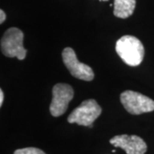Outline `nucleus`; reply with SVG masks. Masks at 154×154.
<instances>
[{
    "instance_id": "nucleus-1",
    "label": "nucleus",
    "mask_w": 154,
    "mask_h": 154,
    "mask_svg": "<svg viewBox=\"0 0 154 154\" xmlns=\"http://www.w3.org/2000/svg\"><path fill=\"white\" fill-rule=\"evenodd\" d=\"M116 51L127 65L138 66L143 61L145 49L140 40L132 35H124L116 43Z\"/></svg>"
},
{
    "instance_id": "nucleus-2",
    "label": "nucleus",
    "mask_w": 154,
    "mask_h": 154,
    "mask_svg": "<svg viewBox=\"0 0 154 154\" xmlns=\"http://www.w3.org/2000/svg\"><path fill=\"white\" fill-rule=\"evenodd\" d=\"M24 34L17 28H9L1 39L2 53L8 57H17L23 60L27 55V50L23 46Z\"/></svg>"
},
{
    "instance_id": "nucleus-3",
    "label": "nucleus",
    "mask_w": 154,
    "mask_h": 154,
    "mask_svg": "<svg viewBox=\"0 0 154 154\" xmlns=\"http://www.w3.org/2000/svg\"><path fill=\"white\" fill-rule=\"evenodd\" d=\"M101 112L102 109L95 99H88L72 111L68 116V122L81 126L91 127Z\"/></svg>"
},
{
    "instance_id": "nucleus-4",
    "label": "nucleus",
    "mask_w": 154,
    "mask_h": 154,
    "mask_svg": "<svg viewBox=\"0 0 154 154\" xmlns=\"http://www.w3.org/2000/svg\"><path fill=\"white\" fill-rule=\"evenodd\" d=\"M125 110L132 115H140L154 110V101L143 94L130 90L124 91L120 96Z\"/></svg>"
},
{
    "instance_id": "nucleus-5",
    "label": "nucleus",
    "mask_w": 154,
    "mask_h": 154,
    "mask_svg": "<svg viewBox=\"0 0 154 154\" xmlns=\"http://www.w3.org/2000/svg\"><path fill=\"white\" fill-rule=\"evenodd\" d=\"M74 97V90L70 85L65 83L56 84L52 88V100L50 105L51 114L57 117L68 109L69 103Z\"/></svg>"
},
{
    "instance_id": "nucleus-6",
    "label": "nucleus",
    "mask_w": 154,
    "mask_h": 154,
    "mask_svg": "<svg viewBox=\"0 0 154 154\" xmlns=\"http://www.w3.org/2000/svg\"><path fill=\"white\" fill-rule=\"evenodd\" d=\"M62 57L64 65L73 76L86 82L94 80V73L92 68L78 60L76 54L72 48H65L63 51Z\"/></svg>"
},
{
    "instance_id": "nucleus-7",
    "label": "nucleus",
    "mask_w": 154,
    "mask_h": 154,
    "mask_svg": "<svg viewBox=\"0 0 154 154\" xmlns=\"http://www.w3.org/2000/svg\"><path fill=\"white\" fill-rule=\"evenodd\" d=\"M110 143L124 150L127 154H145L147 150V146L143 139L137 135H116L110 139Z\"/></svg>"
},
{
    "instance_id": "nucleus-8",
    "label": "nucleus",
    "mask_w": 154,
    "mask_h": 154,
    "mask_svg": "<svg viewBox=\"0 0 154 154\" xmlns=\"http://www.w3.org/2000/svg\"><path fill=\"white\" fill-rule=\"evenodd\" d=\"M135 0H114L113 13L116 17L125 19L129 17L134 11Z\"/></svg>"
},
{
    "instance_id": "nucleus-9",
    "label": "nucleus",
    "mask_w": 154,
    "mask_h": 154,
    "mask_svg": "<svg viewBox=\"0 0 154 154\" xmlns=\"http://www.w3.org/2000/svg\"><path fill=\"white\" fill-rule=\"evenodd\" d=\"M14 154H46L40 149L36 147H26V148L17 149Z\"/></svg>"
},
{
    "instance_id": "nucleus-10",
    "label": "nucleus",
    "mask_w": 154,
    "mask_h": 154,
    "mask_svg": "<svg viewBox=\"0 0 154 154\" xmlns=\"http://www.w3.org/2000/svg\"><path fill=\"white\" fill-rule=\"evenodd\" d=\"M6 19V15L5 13L4 12L3 10L0 11V23H3V22L5 21Z\"/></svg>"
},
{
    "instance_id": "nucleus-11",
    "label": "nucleus",
    "mask_w": 154,
    "mask_h": 154,
    "mask_svg": "<svg viewBox=\"0 0 154 154\" xmlns=\"http://www.w3.org/2000/svg\"><path fill=\"white\" fill-rule=\"evenodd\" d=\"M4 98H5L4 92H3V90L1 89V90H0V105H3V102H4Z\"/></svg>"
},
{
    "instance_id": "nucleus-12",
    "label": "nucleus",
    "mask_w": 154,
    "mask_h": 154,
    "mask_svg": "<svg viewBox=\"0 0 154 154\" xmlns=\"http://www.w3.org/2000/svg\"><path fill=\"white\" fill-rule=\"evenodd\" d=\"M99 1H108V0H99Z\"/></svg>"
}]
</instances>
